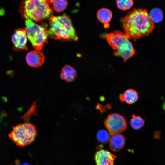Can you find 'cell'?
Masks as SVG:
<instances>
[{
  "mask_svg": "<svg viewBox=\"0 0 165 165\" xmlns=\"http://www.w3.org/2000/svg\"><path fill=\"white\" fill-rule=\"evenodd\" d=\"M117 7L120 9L126 11L131 8L133 5V0H116Z\"/></svg>",
  "mask_w": 165,
  "mask_h": 165,
  "instance_id": "18",
  "label": "cell"
},
{
  "mask_svg": "<svg viewBox=\"0 0 165 165\" xmlns=\"http://www.w3.org/2000/svg\"><path fill=\"white\" fill-rule=\"evenodd\" d=\"M119 98L122 102H126L128 104H132L135 102L138 98L137 92L135 90L129 89L124 93L120 94Z\"/></svg>",
  "mask_w": 165,
  "mask_h": 165,
  "instance_id": "13",
  "label": "cell"
},
{
  "mask_svg": "<svg viewBox=\"0 0 165 165\" xmlns=\"http://www.w3.org/2000/svg\"><path fill=\"white\" fill-rule=\"evenodd\" d=\"M160 133L159 131H156L154 132V137L155 138L159 139L160 138Z\"/></svg>",
  "mask_w": 165,
  "mask_h": 165,
  "instance_id": "20",
  "label": "cell"
},
{
  "mask_svg": "<svg viewBox=\"0 0 165 165\" xmlns=\"http://www.w3.org/2000/svg\"><path fill=\"white\" fill-rule=\"evenodd\" d=\"M53 11L50 5L43 0H24L20 9L24 18L27 17L36 21L51 17Z\"/></svg>",
  "mask_w": 165,
  "mask_h": 165,
  "instance_id": "3",
  "label": "cell"
},
{
  "mask_svg": "<svg viewBox=\"0 0 165 165\" xmlns=\"http://www.w3.org/2000/svg\"><path fill=\"white\" fill-rule=\"evenodd\" d=\"M125 139L124 136L119 134H113L109 140V146L110 149L114 152L120 151L124 146Z\"/></svg>",
  "mask_w": 165,
  "mask_h": 165,
  "instance_id": "11",
  "label": "cell"
},
{
  "mask_svg": "<svg viewBox=\"0 0 165 165\" xmlns=\"http://www.w3.org/2000/svg\"><path fill=\"white\" fill-rule=\"evenodd\" d=\"M163 108L164 110H165V102L164 103L163 105Z\"/></svg>",
  "mask_w": 165,
  "mask_h": 165,
  "instance_id": "22",
  "label": "cell"
},
{
  "mask_svg": "<svg viewBox=\"0 0 165 165\" xmlns=\"http://www.w3.org/2000/svg\"><path fill=\"white\" fill-rule=\"evenodd\" d=\"M130 120V125L132 128L138 130L142 128L144 125L145 121L141 116L133 114Z\"/></svg>",
  "mask_w": 165,
  "mask_h": 165,
  "instance_id": "17",
  "label": "cell"
},
{
  "mask_svg": "<svg viewBox=\"0 0 165 165\" xmlns=\"http://www.w3.org/2000/svg\"><path fill=\"white\" fill-rule=\"evenodd\" d=\"M60 76L62 79L67 82H72L77 76V72L73 67L66 65L62 68Z\"/></svg>",
  "mask_w": 165,
  "mask_h": 165,
  "instance_id": "12",
  "label": "cell"
},
{
  "mask_svg": "<svg viewBox=\"0 0 165 165\" xmlns=\"http://www.w3.org/2000/svg\"><path fill=\"white\" fill-rule=\"evenodd\" d=\"M117 156L110 152L104 149L97 151L95 155L97 165H113Z\"/></svg>",
  "mask_w": 165,
  "mask_h": 165,
  "instance_id": "9",
  "label": "cell"
},
{
  "mask_svg": "<svg viewBox=\"0 0 165 165\" xmlns=\"http://www.w3.org/2000/svg\"><path fill=\"white\" fill-rule=\"evenodd\" d=\"M106 38L108 44L116 50L114 54L121 57L124 62L135 54L133 45L125 33L116 30L107 34Z\"/></svg>",
  "mask_w": 165,
  "mask_h": 165,
  "instance_id": "4",
  "label": "cell"
},
{
  "mask_svg": "<svg viewBox=\"0 0 165 165\" xmlns=\"http://www.w3.org/2000/svg\"><path fill=\"white\" fill-rule=\"evenodd\" d=\"M25 23L27 36L34 48L40 50L47 42L48 31L43 26L38 25L25 17Z\"/></svg>",
  "mask_w": 165,
  "mask_h": 165,
  "instance_id": "6",
  "label": "cell"
},
{
  "mask_svg": "<svg viewBox=\"0 0 165 165\" xmlns=\"http://www.w3.org/2000/svg\"><path fill=\"white\" fill-rule=\"evenodd\" d=\"M104 123L107 130L112 134L124 131L127 126V121L124 116L116 113L108 115Z\"/></svg>",
  "mask_w": 165,
  "mask_h": 165,
  "instance_id": "7",
  "label": "cell"
},
{
  "mask_svg": "<svg viewBox=\"0 0 165 165\" xmlns=\"http://www.w3.org/2000/svg\"><path fill=\"white\" fill-rule=\"evenodd\" d=\"M43 54L38 50H35L29 52L26 57L28 64L30 66L37 68L41 66L44 62Z\"/></svg>",
  "mask_w": 165,
  "mask_h": 165,
  "instance_id": "10",
  "label": "cell"
},
{
  "mask_svg": "<svg viewBox=\"0 0 165 165\" xmlns=\"http://www.w3.org/2000/svg\"><path fill=\"white\" fill-rule=\"evenodd\" d=\"M149 14L151 19L154 23L160 22L163 19L162 11L158 8L156 7L152 9Z\"/></svg>",
  "mask_w": 165,
  "mask_h": 165,
  "instance_id": "15",
  "label": "cell"
},
{
  "mask_svg": "<svg viewBox=\"0 0 165 165\" xmlns=\"http://www.w3.org/2000/svg\"><path fill=\"white\" fill-rule=\"evenodd\" d=\"M51 4L56 12H61L67 8L68 5V0H52Z\"/></svg>",
  "mask_w": 165,
  "mask_h": 165,
  "instance_id": "16",
  "label": "cell"
},
{
  "mask_svg": "<svg viewBox=\"0 0 165 165\" xmlns=\"http://www.w3.org/2000/svg\"><path fill=\"white\" fill-rule=\"evenodd\" d=\"M97 17L98 20L101 23L104 24L105 27L108 28L109 23L111 20L112 13L108 9L103 8L99 9L97 13Z\"/></svg>",
  "mask_w": 165,
  "mask_h": 165,
  "instance_id": "14",
  "label": "cell"
},
{
  "mask_svg": "<svg viewBox=\"0 0 165 165\" xmlns=\"http://www.w3.org/2000/svg\"><path fill=\"white\" fill-rule=\"evenodd\" d=\"M47 2L50 5L51 4L52 0H43Z\"/></svg>",
  "mask_w": 165,
  "mask_h": 165,
  "instance_id": "21",
  "label": "cell"
},
{
  "mask_svg": "<svg viewBox=\"0 0 165 165\" xmlns=\"http://www.w3.org/2000/svg\"><path fill=\"white\" fill-rule=\"evenodd\" d=\"M37 134L36 127L32 123H26L13 126L8 136L16 145L23 147L33 143Z\"/></svg>",
  "mask_w": 165,
  "mask_h": 165,
  "instance_id": "5",
  "label": "cell"
},
{
  "mask_svg": "<svg viewBox=\"0 0 165 165\" xmlns=\"http://www.w3.org/2000/svg\"><path fill=\"white\" fill-rule=\"evenodd\" d=\"M50 28L48 34L55 39L78 40V37L70 18L63 15L50 18Z\"/></svg>",
  "mask_w": 165,
  "mask_h": 165,
  "instance_id": "2",
  "label": "cell"
},
{
  "mask_svg": "<svg viewBox=\"0 0 165 165\" xmlns=\"http://www.w3.org/2000/svg\"><path fill=\"white\" fill-rule=\"evenodd\" d=\"M124 33L134 40L147 36L153 30L154 23L145 9H134L120 19Z\"/></svg>",
  "mask_w": 165,
  "mask_h": 165,
  "instance_id": "1",
  "label": "cell"
},
{
  "mask_svg": "<svg viewBox=\"0 0 165 165\" xmlns=\"http://www.w3.org/2000/svg\"><path fill=\"white\" fill-rule=\"evenodd\" d=\"M97 138L99 142L105 143L109 141L110 136L107 131L104 129H101L97 132Z\"/></svg>",
  "mask_w": 165,
  "mask_h": 165,
  "instance_id": "19",
  "label": "cell"
},
{
  "mask_svg": "<svg viewBox=\"0 0 165 165\" xmlns=\"http://www.w3.org/2000/svg\"><path fill=\"white\" fill-rule=\"evenodd\" d=\"M15 50L20 51L27 49V36L26 28H19L15 30L12 37Z\"/></svg>",
  "mask_w": 165,
  "mask_h": 165,
  "instance_id": "8",
  "label": "cell"
}]
</instances>
